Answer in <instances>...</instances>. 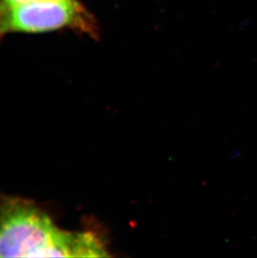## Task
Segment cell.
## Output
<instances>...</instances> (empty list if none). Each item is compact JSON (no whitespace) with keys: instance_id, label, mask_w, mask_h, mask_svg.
Listing matches in <instances>:
<instances>
[{"instance_id":"2","label":"cell","mask_w":257,"mask_h":258,"mask_svg":"<svg viewBox=\"0 0 257 258\" xmlns=\"http://www.w3.org/2000/svg\"><path fill=\"white\" fill-rule=\"evenodd\" d=\"M70 29L91 38L100 30L80 0H34L0 13V39L14 33L39 34Z\"/></svg>"},{"instance_id":"3","label":"cell","mask_w":257,"mask_h":258,"mask_svg":"<svg viewBox=\"0 0 257 258\" xmlns=\"http://www.w3.org/2000/svg\"><path fill=\"white\" fill-rule=\"evenodd\" d=\"M32 1L34 0H0V13L16 5H22Z\"/></svg>"},{"instance_id":"1","label":"cell","mask_w":257,"mask_h":258,"mask_svg":"<svg viewBox=\"0 0 257 258\" xmlns=\"http://www.w3.org/2000/svg\"><path fill=\"white\" fill-rule=\"evenodd\" d=\"M102 239L92 231H66L33 202L0 200V257L107 256Z\"/></svg>"}]
</instances>
